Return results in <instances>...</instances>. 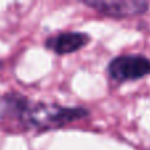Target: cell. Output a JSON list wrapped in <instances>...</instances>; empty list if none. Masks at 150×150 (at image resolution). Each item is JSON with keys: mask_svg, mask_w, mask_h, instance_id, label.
Wrapping results in <instances>:
<instances>
[{"mask_svg": "<svg viewBox=\"0 0 150 150\" xmlns=\"http://www.w3.org/2000/svg\"><path fill=\"white\" fill-rule=\"evenodd\" d=\"M90 42V36L83 32H62L45 40V47L58 55L71 54L83 49Z\"/></svg>", "mask_w": 150, "mask_h": 150, "instance_id": "cell-4", "label": "cell"}, {"mask_svg": "<svg viewBox=\"0 0 150 150\" xmlns=\"http://www.w3.org/2000/svg\"><path fill=\"white\" fill-rule=\"evenodd\" d=\"M83 4L93 8L96 12L113 18L140 16L148 12L149 3L142 0H83Z\"/></svg>", "mask_w": 150, "mask_h": 150, "instance_id": "cell-3", "label": "cell"}, {"mask_svg": "<svg viewBox=\"0 0 150 150\" xmlns=\"http://www.w3.org/2000/svg\"><path fill=\"white\" fill-rule=\"evenodd\" d=\"M30 100L20 92H7L0 96V120H17L21 122Z\"/></svg>", "mask_w": 150, "mask_h": 150, "instance_id": "cell-5", "label": "cell"}, {"mask_svg": "<svg viewBox=\"0 0 150 150\" xmlns=\"http://www.w3.org/2000/svg\"><path fill=\"white\" fill-rule=\"evenodd\" d=\"M90 112L83 107H62L58 104L32 103L26 111L21 124L41 130L57 129L67 124L84 119Z\"/></svg>", "mask_w": 150, "mask_h": 150, "instance_id": "cell-1", "label": "cell"}, {"mask_svg": "<svg viewBox=\"0 0 150 150\" xmlns=\"http://www.w3.org/2000/svg\"><path fill=\"white\" fill-rule=\"evenodd\" d=\"M111 79L116 82L137 80L150 74V59L140 54H125L113 58L107 67Z\"/></svg>", "mask_w": 150, "mask_h": 150, "instance_id": "cell-2", "label": "cell"}]
</instances>
